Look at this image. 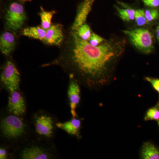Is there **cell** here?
<instances>
[{
	"label": "cell",
	"mask_w": 159,
	"mask_h": 159,
	"mask_svg": "<svg viewBox=\"0 0 159 159\" xmlns=\"http://www.w3.org/2000/svg\"><path fill=\"white\" fill-rule=\"evenodd\" d=\"M63 43L58 57L43 66H60L70 73V77H76L90 87L108 83L126 47L125 39L117 37L92 46L71 29Z\"/></svg>",
	"instance_id": "1"
},
{
	"label": "cell",
	"mask_w": 159,
	"mask_h": 159,
	"mask_svg": "<svg viewBox=\"0 0 159 159\" xmlns=\"http://www.w3.org/2000/svg\"><path fill=\"white\" fill-rule=\"evenodd\" d=\"M27 19L23 2L20 0H9L5 13L6 29L12 32L19 31L22 28Z\"/></svg>",
	"instance_id": "2"
},
{
	"label": "cell",
	"mask_w": 159,
	"mask_h": 159,
	"mask_svg": "<svg viewBox=\"0 0 159 159\" xmlns=\"http://www.w3.org/2000/svg\"><path fill=\"white\" fill-rule=\"evenodd\" d=\"M122 31L132 45L143 54H148L153 51V35L149 30L139 28Z\"/></svg>",
	"instance_id": "3"
},
{
	"label": "cell",
	"mask_w": 159,
	"mask_h": 159,
	"mask_svg": "<svg viewBox=\"0 0 159 159\" xmlns=\"http://www.w3.org/2000/svg\"><path fill=\"white\" fill-rule=\"evenodd\" d=\"M1 80L9 93L18 89L20 81L19 72L12 61H7L5 63L1 74Z\"/></svg>",
	"instance_id": "4"
},
{
	"label": "cell",
	"mask_w": 159,
	"mask_h": 159,
	"mask_svg": "<svg viewBox=\"0 0 159 159\" xmlns=\"http://www.w3.org/2000/svg\"><path fill=\"white\" fill-rule=\"evenodd\" d=\"M25 127L22 120L16 116H9L1 122V129L8 139H16L20 136L25 131Z\"/></svg>",
	"instance_id": "5"
},
{
	"label": "cell",
	"mask_w": 159,
	"mask_h": 159,
	"mask_svg": "<svg viewBox=\"0 0 159 159\" xmlns=\"http://www.w3.org/2000/svg\"><path fill=\"white\" fill-rule=\"evenodd\" d=\"M96 0H83L77 7L76 17L71 29L77 30L78 28L85 23L88 16Z\"/></svg>",
	"instance_id": "6"
},
{
	"label": "cell",
	"mask_w": 159,
	"mask_h": 159,
	"mask_svg": "<svg viewBox=\"0 0 159 159\" xmlns=\"http://www.w3.org/2000/svg\"><path fill=\"white\" fill-rule=\"evenodd\" d=\"M65 40L62 31V26L60 24L52 25L48 30L43 42L50 46H60Z\"/></svg>",
	"instance_id": "7"
},
{
	"label": "cell",
	"mask_w": 159,
	"mask_h": 159,
	"mask_svg": "<svg viewBox=\"0 0 159 159\" xmlns=\"http://www.w3.org/2000/svg\"><path fill=\"white\" fill-rule=\"evenodd\" d=\"M8 108L9 112L16 116H22L25 112V100L18 91L16 90L10 93Z\"/></svg>",
	"instance_id": "8"
},
{
	"label": "cell",
	"mask_w": 159,
	"mask_h": 159,
	"mask_svg": "<svg viewBox=\"0 0 159 159\" xmlns=\"http://www.w3.org/2000/svg\"><path fill=\"white\" fill-rule=\"evenodd\" d=\"M68 94L70 101L71 113L74 118L77 116L76 109L80 101V88L77 80L71 77Z\"/></svg>",
	"instance_id": "9"
},
{
	"label": "cell",
	"mask_w": 159,
	"mask_h": 159,
	"mask_svg": "<svg viewBox=\"0 0 159 159\" xmlns=\"http://www.w3.org/2000/svg\"><path fill=\"white\" fill-rule=\"evenodd\" d=\"M16 44V38L11 31H5L1 34L0 50L2 54L9 56L14 51Z\"/></svg>",
	"instance_id": "10"
},
{
	"label": "cell",
	"mask_w": 159,
	"mask_h": 159,
	"mask_svg": "<svg viewBox=\"0 0 159 159\" xmlns=\"http://www.w3.org/2000/svg\"><path fill=\"white\" fill-rule=\"evenodd\" d=\"M35 128L40 135L48 138L51 137L54 129L52 118L45 115L38 117L35 122Z\"/></svg>",
	"instance_id": "11"
},
{
	"label": "cell",
	"mask_w": 159,
	"mask_h": 159,
	"mask_svg": "<svg viewBox=\"0 0 159 159\" xmlns=\"http://www.w3.org/2000/svg\"><path fill=\"white\" fill-rule=\"evenodd\" d=\"M20 157L23 159H46L49 158L50 156L41 148L33 146L24 149Z\"/></svg>",
	"instance_id": "12"
},
{
	"label": "cell",
	"mask_w": 159,
	"mask_h": 159,
	"mask_svg": "<svg viewBox=\"0 0 159 159\" xmlns=\"http://www.w3.org/2000/svg\"><path fill=\"white\" fill-rule=\"evenodd\" d=\"M56 125L58 128L65 131L69 134L76 135L79 133L81 121L79 119L74 118L64 123L58 122L56 123Z\"/></svg>",
	"instance_id": "13"
},
{
	"label": "cell",
	"mask_w": 159,
	"mask_h": 159,
	"mask_svg": "<svg viewBox=\"0 0 159 159\" xmlns=\"http://www.w3.org/2000/svg\"><path fill=\"white\" fill-rule=\"evenodd\" d=\"M21 34L26 37L43 41L45 37L46 30L43 29L41 26L28 27L23 29Z\"/></svg>",
	"instance_id": "14"
},
{
	"label": "cell",
	"mask_w": 159,
	"mask_h": 159,
	"mask_svg": "<svg viewBox=\"0 0 159 159\" xmlns=\"http://www.w3.org/2000/svg\"><path fill=\"white\" fill-rule=\"evenodd\" d=\"M141 157L144 159H159V149L151 142H145L141 149Z\"/></svg>",
	"instance_id": "15"
},
{
	"label": "cell",
	"mask_w": 159,
	"mask_h": 159,
	"mask_svg": "<svg viewBox=\"0 0 159 159\" xmlns=\"http://www.w3.org/2000/svg\"><path fill=\"white\" fill-rule=\"evenodd\" d=\"M55 13L56 11L54 10L51 11H46L43 8L42 6H41L39 15L41 21V26L43 29L47 30L51 27L52 25L51 20L53 16Z\"/></svg>",
	"instance_id": "16"
},
{
	"label": "cell",
	"mask_w": 159,
	"mask_h": 159,
	"mask_svg": "<svg viewBox=\"0 0 159 159\" xmlns=\"http://www.w3.org/2000/svg\"><path fill=\"white\" fill-rule=\"evenodd\" d=\"M116 8L119 17L124 21L129 22L135 20V10L134 9L129 8L120 9L116 6Z\"/></svg>",
	"instance_id": "17"
},
{
	"label": "cell",
	"mask_w": 159,
	"mask_h": 159,
	"mask_svg": "<svg viewBox=\"0 0 159 159\" xmlns=\"http://www.w3.org/2000/svg\"><path fill=\"white\" fill-rule=\"evenodd\" d=\"M144 120L145 121L159 120V101L154 106L148 109L144 117Z\"/></svg>",
	"instance_id": "18"
},
{
	"label": "cell",
	"mask_w": 159,
	"mask_h": 159,
	"mask_svg": "<svg viewBox=\"0 0 159 159\" xmlns=\"http://www.w3.org/2000/svg\"><path fill=\"white\" fill-rule=\"evenodd\" d=\"M78 36L84 40L89 41L92 35L90 28L87 24L84 23L80 26L77 30Z\"/></svg>",
	"instance_id": "19"
},
{
	"label": "cell",
	"mask_w": 159,
	"mask_h": 159,
	"mask_svg": "<svg viewBox=\"0 0 159 159\" xmlns=\"http://www.w3.org/2000/svg\"><path fill=\"white\" fill-rule=\"evenodd\" d=\"M135 20L137 25L139 26L145 25L149 22L145 17V11L142 9L135 10Z\"/></svg>",
	"instance_id": "20"
},
{
	"label": "cell",
	"mask_w": 159,
	"mask_h": 159,
	"mask_svg": "<svg viewBox=\"0 0 159 159\" xmlns=\"http://www.w3.org/2000/svg\"><path fill=\"white\" fill-rule=\"evenodd\" d=\"M145 17L148 22L159 19V11L156 9H147L145 11Z\"/></svg>",
	"instance_id": "21"
},
{
	"label": "cell",
	"mask_w": 159,
	"mask_h": 159,
	"mask_svg": "<svg viewBox=\"0 0 159 159\" xmlns=\"http://www.w3.org/2000/svg\"><path fill=\"white\" fill-rule=\"evenodd\" d=\"M105 40L104 39L100 37L98 34L93 33L88 41L92 46H98L103 42L105 41Z\"/></svg>",
	"instance_id": "22"
},
{
	"label": "cell",
	"mask_w": 159,
	"mask_h": 159,
	"mask_svg": "<svg viewBox=\"0 0 159 159\" xmlns=\"http://www.w3.org/2000/svg\"><path fill=\"white\" fill-rule=\"evenodd\" d=\"M145 79L151 84L154 89L159 94V79L147 77H145Z\"/></svg>",
	"instance_id": "23"
},
{
	"label": "cell",
	"mask_w": 159,
	"mask_h": 159,
	"mask_svg": "<svg viewBox=\"0 0 159 159\" xmlns=\"http://www.w3.org/2000/svg\"><path fill=\"white\" fill-rule=\"evenodd\" d=\"M145 6L151 8H157L159 6V0H142Z\"/></svg>",
	"instance_id": "24"
},
{
	"label": "cell",
	"mask_w": 159,
	"mask_h": 159,
	"mask_svg": "<svg viewBox=\"0 0 159 159\" xmlns=\"http://www.w3.org/2000/svg\"><path fill=\"white\" fill-rule=\"evenodd\" d=\"M7 157V152L6 149L3 148L0 149V159H5Z\"/></svg>",
	"instance_id": "25"
},
{
	"label": "cell",
	"mask_w": 159,
	"mask_h": 159,
	"mask_svg": "<svg viewBox=\"0 0 159 159\" xmlns=\"http://www.w3.org/2000/svg\"><path fill=\"white\" fill-rule=\"evenodd\" d=\"M156 36L157 39L159 42V25L157 27L156 30Z\"/></svg>",
	"instance_id": "26"
},
{
	"label": "cell",
	"mask_w": 159,
	"mask_h": 159,
	"mask_svg": "<svg viewBox=\"0 0 159 159\" xmlns=\"http://www.w3.org/2000/svg\"><path fill=\"white\" fill-rule=\"evenodd\" d=\"M21 2H29V1H32V0H20Z\"/></svg>",
	"instance_id": "27"
},
{
	"label": "cell",
	"mask_w": 159,
	"mask_h": 159,
	"mask_svg": "<svg viewBox=\"0 0 159 159\" xmlns=\"http://www.w3.org/2000/svg\"><path fill=\"white\" fill-rule=\"evenodd\" d=\"M158 126L159 127V120L158 121Z\"/></svg>",
	"instance_id": "28"
}]
</instances>
